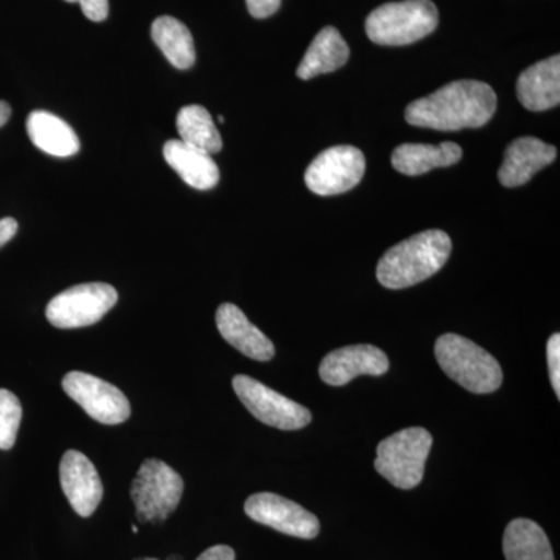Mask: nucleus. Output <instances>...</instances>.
Masks as SVG:
<instances>
[{
	"label": "nucleus",
	"mask_w": 560,
	"mask_h": 560,
	"mask_svg": "<svg viewBox=\"0 0 560 560\" xmlns=\"http://www.w3.org/2000/svg\"><path fill=\"white\" fill-rule=\"evenodd\" d=\"M497 109V94L482 81L459 80L445 84L429 97L410 103L405 119L412 127L438 131L481 128Z\"/></svg>",
	"instance_id": "nucleus-1"
},
{
	"label": "nucleus",
	"mask_w": 560,
	"mask_h": 560,
	"mask_svg": "<svg viewBox=\"0 0 560 560\" xmlns=\"http://www.w3.org/2000/svg\"><path fill=\"white\" fill-rule=\"evenodd\" d=\"M451 253L452 241L444 231L420 232L383 254L377 280L385 289H408L436 275L447 264Z\"/></svg>",
	"instance_id": "nucleus-2"
},
{
	"label": "nucleus",
	"mask_w": 560,
	"mask_h": 560,
	"mask_svg": "<svg viewBox=\"0 0 560 560\" xmlns=\"http://www.w3.org/2000/svg\"><path fill=\"white\" fill-rule=\"evenodd\" d=\"M442 371L474 394H490L503 382L499 361L474 341L456 334H445L434 346Z\"/></svg>",
	"instance_id": "nucleus-3"
},
{
	"label": "nucleus",
	"mask_w": 560,
	"mask_h": 560,
	"mask_svg": "<svg viewBox=\"0 0 560 560\" xmlns=\"http://www.w3.org/2000/svg\"><path fill=\"white\" fill-rule=\"evenodd\" d=\"M438 24L440 13L431 0H404L372 11L366 20V33L378 46H410L436 31Z\"/></svg>",
	"instance_id": "nucleus-4"
},
{
	"label": "nucleus",
	"mask_w": 560,
	"mask_h": 560,
	"mask_svg": "<svg viewBox=\"0 0 560 560\" xmlns=\"http://www.w3.org/2000/svg\"><path fill=\"white\" fill-rule=\"evenodd\" d=\"M433 436L422 427L397 431L377 447L375 470L396 488L410 490L422 481Z\"/></svg>",
	"instance_id": "nucleus-5"
},
{
	"label": "nucleus",
	"mask_w": 560,
	"mask_h": 560,
	"mask_svg": "<svg viewBox=\"0 0 560 560\" xmlns=\"http://www.w3.org/2000/svg\"><path fill=\"white\" fill-rule=\"evenodd\" d=\"M184 481L160 459H147L131 485L136 517L140 523L164 522L178 508Z\"/></svg>",
	"instance_id": "nucleus-6"
},
{
	"label": "nucleus",
	"mask_w": 560,
	"mask_h": 560,
	"mask_svg": "<svg viewBox=\"0 0 560 560\" xmlns=\"http://www.w3.org/2000/svg\"><path fill=\"white\" fill-rule=\"evenodd\" d=\"M119 294L109 283H81L49 302L46 316L58 329H80L98 323L117 304Z\"/></svg>",
	"instance_id": "nucleus-7"
},
{
	"label": "nucleus",
	"mask_w": 560,
	"mask_h": 560,
	"mask_svg": "<svg viewBox=\"0 0 560 560\" xmlns=\"http://www.w3.org/2000/svg\"><path fill=\"white\" fill-rule=\"evenodd\" d=\"M235 394L254 418L279 430H301L312 422L307 408L268 388L248 375H235Z\"/></svg>",
	"instance_id": "nucleus-8"
},
{
	"label": "nucleus",
	"mask_w": 560,
	"mask_h": 560,
	"mask_svg": "<svg viewBox=\"0 0 560 560\" xmlns=\"http://www.w3.org/2000/svg\"><path fill=\"white\" fill-rule=\"evenodd\" d=\"M366 171L363 151L350 145L330 147L305 171V184L319 197H334L359 186Z\"/></svg>",
	"instance_id": "nucleus-9"
},
{
	"label": "nucleus",
	"mask_w": 560,
	"mask_h": 560,
	"mask_svg": "<svg viewBox=\"0 0 560 560\" xmlns=\"http://www.w3.org/2000/svg\"><path fill=\"white\" fill-rule=\"evenodd\" d=\"M62 389L92 419L105 425H117L130 419L131 405L117 386L86 374L72 371L62 378Z\"/></svg>",
	"instance_id": "nucleus-10"
},
{
	"label": "nucleus",
	"mask_w": 560,
	"mask_h": 560,
	"mask_svg": "<svg viewBox=\"0 0 560 560\" xmlns=\"http://www.w3.org/2000/svg\"><path fill=\"white\" fill-rule=\"evenodd\" d=\"M245 512L254 522L298 539L311 540L319 534L316 515L278 493H254L246 500Z\"/></svg>",
	"instance_id": "nucleus-11"
},
{
	"label": "nucleus",
	"mask_w": 560,
	"mask_h": 560,
	"mask_svg": "<svg viewBox=\"0 0 560 560\" xmlns=\"http://www.w3.org/2000/svg\"><path fill=\"white\" fill-rule=\"evenodd\" d=\"M389 370L388 355L371 345L346 346L320 361V381L330 386H345L360 375L381 377Z\"/></svg>",
	"instance_id": "nucleus-12"
},
{
	"label": "nucleus",
	"mask_w": 560,
	"mask_h": 560,
	"mask_svg": "<svg viewBox=\"0 0 560 560\" xmlns=\"http://www.w3.org/2000/svg\"><path fill=\"white\" fill-rule=\"evenodd\" d=\"M60 480L73 511L81 517H91L103 499V485L90 458L81 452H66L60 464Z\"/></svg>",
	"instance_id": "nucleus-13"
},
{
	"label": "nucleus",
	"mask_w": 560,
	"mask_h": 560,
	"mask_svg": "<svg viewBox=\"0 0 560 560\" xmlns=\"http://www.w3.org/2000/svg\"><path fill=\"white\" fill-rule=\"evenodd\" d=\"M556 156V147L541 142L540 139L530 136L515 139L504 153V161L499 171L500 183L510 189L521 187L529 183L541 168L552 164Z\"/></svg>",
	"instance_id": "nucleus-14"
},
{
	"label": "nucleus",
	"mask_w": 560,
	"mask_h": 560,
	"mask_svg": "<svg viewBox=\"0 0 560 560\" xmlns=\"http://www.w3.org/2000/svg\"><path fill=\"white\" fill-rule=\"evenodd\" d=\"M215 319L221 337L243 355L257 361H270L275 357L270 338L257 329L237 305L221 304Z\"/></svg>",
	"instance_id": "nucleus-15"
},
{
	"label": "nucleus",
	"mask_w": 560,
	"mask_h": 560,
	"mask_svg": "<svg viewBox=\"0 0 560 560\" xmlns=\"http://www.w3.org/2000/svg\"><path fill=\"white\" fill-rule=\"evenodd\" d=\"M517 98L528 110L540 113L560 103V57L547 58L523 70L517 80Z\"/></svg>",
	"instance_id": "nucleus-16"
},
{
	"label": "nucleus",
	"mask_w": 560,
	"mask_h": 560,
	"mask_svg": "<svg viewBox=\"0 0 560 560\" xmlns=\"http://www.w3.org/2000/svg\"><path fill=\"white\" fill-rule=\"evenodd\" d=\"M164 158L180 179L194 189L210 190L219 184V165L205 151L180 140H168L164 145Z\"/></svg>",
	"instance_id": "nucleus-17"
},
{
	"label": "nucleus",
	"mask_w": 560,
	"mask_h": 560,
	"mask_svg": "<svg viewBox=\"0 0 560 560\" xmlns=\"http://www.w3.org/2000/svg\"><path fill=\"white\" fill-rule=\"evenodd\" d=\"M460 158H463V150L455 142H444L441 145L404 143L393 151L390 164L401 175L419 176L433 168L458 164Z\"/></svg>",
	"instance_id": "nucleus-18"
},
{
	"label": "nucleus",
	"mask_w": 560,
	"mask_h": 560,
	"mask_svg": "<svg viewBox=\"0 0 560 560\" xmlns=\"http://www.w3.org/2000/svg\"><path fill=\"white\" fill-rule=\"evenodd\" d=\"M28 138L44 153L70 158L80 151V140L69 124L47 110H33L27 119Z\"/></svg>",
	"instance_id": "nucleus-19"
},
{
	"label": "nucleus",
	"mask_w": 560,
	"mask_h": 560,
	"mask_svg": "<svg viewBox=\"0 0 560 560\" xmlns=\"http://www.w3.org/2000/svg\"><path fill=\"white\" fill-rule=\"evenodd\" d=\"M349 55L348 43L341 33L335 27H324L305 51L298 68V77L301 80H312L323 73L335 72L348 62Z\"/></svg>",
	"instance_id": "nucleus-20"
},
{
	"label": "nucleus",
	"mask_w": 560,
	"mask_h": 560,
	"mask_svg": "<svg viewBox=\"0 0 560 560\" xmlns=\"http://www.w3.org/2000/svg\"><path fill=\"white\" fill-rule=\"evenodd\" d=\"M503 552L506 560H555L547 534L529 518H515L508 525Z\"/></svg>",
	"instance_id": "nucleus-21"
},
{
	"label": "nucleus",
	"mask_w": 560,
	"mask_h": 560,
	"mask_svg": "<svg viewBox=\"0 0 560 560\" xmlns=\"http://www.w3.org/2000/svg\"><path fill=\"white\" fill-rule=\"evenodd\" d=\"M151 38L176 69L187 70L195 65L194 36L183 22L172 16L158 18L151 25Z\"/></svg>",
	"instance_id": "nucleus-22"
},
{
	"label": "nucleus",
	"mask_w": 560,
	"mask_h": 560,
	"mask_svg": "<svg viewBox=\"0 0 560 560\" xmlns=\"http://www.w3.org/2000/svg\"><path fill=\"white\" fill-rule=\"evenodd\" d=\"M176 128H178L180 142L205 151L210 156L220 153L223 147L215 121L209 110L200 105L184 106L176 117Z\"/></svg>",
	"instance_id": "nucleus-23"
},
{
	"label": "nucleus",
	"mask_w": 560,
	"mask_h": 560,
	"mask_svg": "<svg viewBox=\"0 0 560 560\" xmlns=\"http://www.w3.org/2000/svg\"><path fill=\"white\" fill-rule=\"evenodd\" d=\"M21 419L20 399L9 389H0V451H10L13 447Z\"/></svg>",
	"instance_id": "nucleus-24"
},
{
	"label": "nucleus",
	"mask_w": 560,
	"mask_h": 560,
	"mask_svg": "<svg viewBox=\"0 0 560 560\" xmlns=\"http://www.w3.org/2000/svg\"><path fill=\"white\" fill-rule=\"evenodd\" d=\"M548 370L556 396L560 397V335H551L547 345Z\"/></svg>",
	"instance_id": "nucleus-25"
},
{
	"label": "nucleus",
	"mask_w": 560,
	"mask_h": 560,
	"mask_svg": "<svg viewBox=\"0 0 560 560\" xmlns=\"http://www.w3.org/2000/svg\"><path fill=\"white\" fill-rule=\"evenodd\" d=\"M69 3H80L84 16L90 21L103 22L109 14L108 0H66Z\"/></svg>",
	"instance_id": "nucleus-26"
},
{
	"label": "nucleus",
	"mask_w": 560,
	"mask_h": 560,
	"mask_svg": "<svg viewBox=\"0 0 560 560\" xmlns=\"http://www.w3.org/2000/svg\"><path fill=\"white\" fill-rule=\"evenodd\" d=\"M282 0H246L250 16L256 20H267L280 9Z\"/></svg>",
	"instance_id": "nucleus-27"
},
{
	"label": "nucleus",
	"mask_w": 560,
	"mask_h": 560,
	"mask_svg": "<svg viewBox=\"0 0 560 560\" xmlns=\"http://www.w3.org/2000/svg\"><path fill=\"white\" fill-rule=\"evenodd\" d=\"M197 560H235V552L226 545H215L202 552Z\"/></svg>",
	"instance_id": "nucleus-28"
},
{
	"label": "nucleus",
	"mask_w": 560,
	"mask_h": 560,
	"mask_svg": "<svg viewBox=\"0 0 560 560\" xmlns=\"http://www.w3.org/2000/svg\"><path fill=\"white\" fill-rule=\"evenodd\" d=\"M18 228H20L18 226V221L11 219V217L0 220V248L5 246L16 235Z\"/></svg>",
	"instance_id": "nucleus-29"
},
{
	"label": "nucleus",
	"mask_w": 560,
	"mask_h": 560,
	"mask_svg": "<svg viewBox=\"0 0 560 560\" xmlns=\"http://www.w3.org/2000/svg\"><path fill=\"white\" fill-rule=\"evenodd\" d=\"M11 117V106L9 103L0 101V128L5 127Z\"/></svg>",
	"instance_id": "nucleus-30"
},
{
	"label": "nucleus",
	"mask_w": 560,
	"mask_h": 560,
	"mask_svg": "<svg viewBox=\"0 0 560 560\" xmlns=\"http://www.w3.org/2000/svg\"><path fill=\"white\" fill-rule=\"evenodd\" d=\"M135 560H158V559H153V558H140V559H135ZM167 560H183L179 558V556H171V558H168Z\"/></svg>",
	"instance_id": "nucleus-31"
}]
</instances>
